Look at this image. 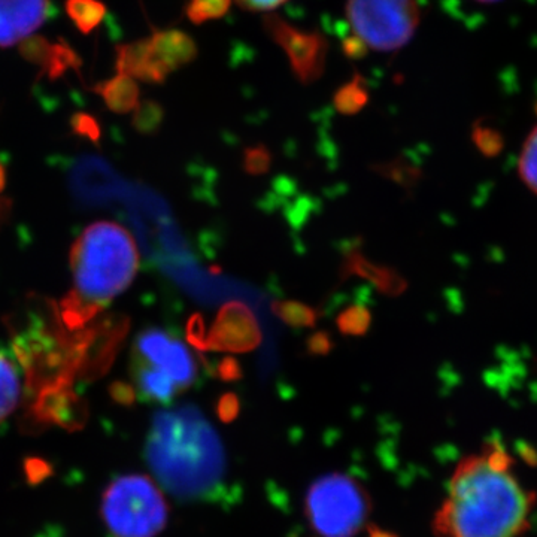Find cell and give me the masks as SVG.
<instances>
[{
  "label": "cell",
  "instance_id": "1",
  "mask_svg": "<svg viewBox=\"0 0 537 537\" xmlns=\"http://www.w3.org/2000/svg\"><path fill=\"white\" fill-rule=\"evenodd\" d=\"M535 505L511 455L491 444L458 463L433 529L439 537H517L529 529Z\"/></svg>",
  "mask_w": 537,
  "mask_h": 537
},
{
  "label": "cell",
  "instance_id": "2",
  "mask_svg": "<svg viewBox=\"0 0 537 537\" xmlns=\"http://www.w3.org/2000/svg\"><path fill=\"white\" fill-rule=\"evenodd\" d=\"M139 262L126 227L112 221L91 224L72 247V290L60 302V321L69 330L86 326L132 284Z\"/></svg>",
  "mask_w": 537,
  "mask_h": 537
},
{
  "label": "cell",
  "instance_id": "3",
  "mask_svg": "<svg viewBox=\"0 0 537 537\" xmlns=\"http://www.w3.org/2000/svg\"><path fill=\"white\" fill-rule=\"evenodd\" d=\"M147 460L163 487L188 499L214 493L226 470L220 439L196 408L156 415Z\"/></svg>",
  "mask_w": 537,
  "mask_h": 537
},
{
  "label": "cell",
  "instance_id": "4",
  "mask_svg": "<svg viewBox=\"0 0 537 537\" xmlns=\"http://www.w3.org/2000/svg\"><path fill=\"white\" fill-rule=\"evenodd\" d=\"M100 512L111 537H156L168 523L169 506L153 479L126 475L106 488Z\"/></svg>",
  "mask_w": 537,
  "mask_h": 537
},
{
  "label": "cell",
  "instance_id": "5",
  "mask_svg": "<svg viewBox=\"0 0 537 537\" xmlns=\"http://www.w3.org/2000/svg\"><path fill=\"white\" fill-rule=\"evenodd\" d=\"M311 526L323 537H354L369 514V497L350 476H324L306 497Z\"/></svg>",
  "mask_w": 537,
  "mask_h": 537
},
{
  "label": "cell",
  "instance_id": "6",
  "mask_svg": "<svg viewBox=\"0 0 537 537\" xmlns=\"http://www.w3.org/2000/svg\"><path fill=\"white\" fill-rule=\"evenodd\" d=\"M347 18L354 36L367 48L397 51L417 32V0H347Z\"/></svg>",
  "mask_w": 537,
  "mask_h": 537
},
{
  "label": "cell",
  "instance_id": "7",
  "mask_svg": "<svg viewBox=\"0 0 537 537\" xmlns=\"http://www.w3.org/2000/svg\"><path fill=\"white\" fill-rule=\"evenodd\" d=\"M263 27L273 42L287 54L291 71L300 84L308 86L323 77L330 48L323 33L299 29L278 14H266Z\"/></svg>",
  "mask_w": 537,
  "mask_h": 537
},
{
  "label": "cell",
  "instance_id": "8",
  "mask_svg": "<svg viewBox=\"0 0 537 537\" xmlns=\"http://www.w3.org/2000/svg\"><path fill=\"white\" fill-rule=\"evenodd\" d=\"M133 358L165 372L181 391L196 382L197 364L190 350L177 336L159 327H150L136 338Z\"/></svg>",
  "mask_w": 537,
  "mask_h": 537
},
{
  "label": "cell",
  "instance_id": "9",
  "mask_svg": "<svg viewBox=\"0 0 537 537\" xmlns=\"http://www.w3.org/2000/svg\"><path fill=\"white\" fill-rule=\"evenodd\" d=\"M262 342L259 320L253 309L241 300L224 303L208 332V351L218 353H251Z\"/></svg>",
  "mask_w": 537,
  "mask_h": 537
},
{
  "label": "cell",
  "instance_id": "10",
  "mask_svg": "<svg viewBox=\"0 0 537 537\" xmlns=\"http://www.w3.org/2000/svg\"><path fill=\"white\" fill-rule=\"evenodd\" d=\"M33 412L38 423L57 424L68 430L81 429L87 418V406L68 384L50 385L39 390Z\"/></svg>",
  "mask_w": 537,
  "mask_h": 537
},
{
  "label": "cell",
  "instance_id": "11",
  "mask_svg": "<svg viewBox=\"0 0 537 537\" xmlns=\"http://www.w3.org/2000/svg\"><path fill=\"white\" fill-rule=\"evenodd\" d=\"M50 14V0H0V47L32 35Z\"/></svg>",
  "mask_w": 537,
  "mask_h": 537
},
{
  "label": "cell",
  "instance_id": "12",
  "mask_svg": "<svg viewBox=\"0 0 537 537\" xmlns=\"http://www.w3.org/2000/svg\"><path fill=\"white\" fill-rule=\"evenodd\" d=\"M350 276L366 279L379 293L388 297L400 296L408 288L405 278L396 269L372 262L358 248L347 250L339 266V278L342 281Z\"/></svg>",
  "mask_w": 537,
  "mask_h": 537
},
{
  "label": "cell",
  "instance_id": "13",
  "mask_svg": "<svg viewBox=\"0 0 537 537\" xmlns=\"http://www.w3.org/2000/svg\"><path fill=\"white\" fill-rule=\"evenodd\" d=\"M118 74L127 75L133 80L150 84H163L169 77V71L157 59L150 38L121 45L117 50Z\"/></svg>",
  "mask_w": 537,
  "mask_h": 537
},
{
  "label": "cell",
  "instance_id": "14",
  "mask_svg": "<svg viewBox=\"0 0 537 537\" xmlns=\"http://www.w3.org/2000/svg\"><path fill=\"white\" fill-rule=\"evenodd\" d=\"M154 53L169 74L190 65L197 57V44L182 30H159L150 38Z\"/></svg>",
  "mask_w": 537,
  "mask_h": 537
},
{
  "label": "cell",
  "instance_id": "15",
  "mask_svg": "<svg viewBox=\"0 0 537 537\" xmlns=\"http://www.w3.org/2000/svg\"><path fill=\"white\" fill-rule=\"evenodd\" d=\"M133 378L139 396L147 402L168 406L181 393L178 385L162 370L133 358Z\"/></svg>",
  "mask_w": 537,
  "mask_h": 537
},
{
  "label": "cell",
  "instance_id": "16",
  "mask_svg": "<svg viewBox=\"0 0 537 537\" xmlns=\"http://www.w3.org/2000/svg\"><path fill=\"white\" fill-rule=\"evenodd\" d=\"M102 99L111 111L118 114L135 111L139 105V87L133 78L118 74L112 80L97 87Z\"/></svg>",
  "mask_w": 537,
  "mask_h": 537
},
{
  "label": "cell",
  "instance_id": "17",
  "mask_svg": "<svg viewBox=\"0 0 537 537\" xmlns=\"http://www.w3.org/2000/svg\"><path fill=\"white\" fill-rule=\"evenodd\" d=\"M272 312L278 320L293 329H312L321 317L317 308L297 300H275Z\"/></svg>",
  "mask_w": 537,
  "mask_h": 537
},
{
  "label": "cell",
  "instance_id": "18",
  "mask_svg": "<svg viewBox=\"0 0 537 537\" xmlns=\"http://www.w3.org/2000/svg\"><path fill=\"white\" fill-rule=\"evenodd\" d=\"M20 393V376L14 363L0 353V423L17 408Z\"/></svg>",
  "mask_w": 537,
  "mask_h": 537
},
{
  "label": "cell",
  "instance_id": "19",
  "mask_svg": "<svg viewBox=\"0 0 537 537\" xmlns=\"http://www.w3.org/2000/svg\"><path fill=\"white\" fill-rule=\"evenodd\" d=\"M336 111L344 115L358 114L369 103V90L361 75H354L350 83L344 84L333 97Z\"/></svg>",
  "mask_w": 537,
  "mask_h": 537
},
{
  "label": "cell",
  "instance_id": "20",
  "mask_svg": "<svg viewBox=\"0 0 537 537\" xmlns=\"http://www.w3.org/2000/svg\"><path fill=\"white\" fill-rule=\"evenodd\" d=\"M66 11L81 32L90 33L105 18L106 6L99 0H68Z\"/></svg>",
  "mask_w": 537,
  "mask_h": 537
},
{
  "label": "cell",
  "instance_id": "21",
  "mask_svg": "<svg viewBox=\"0 0 537 537\" xmlns=\"http://www.w3.org/2000/svg\"><path fill=\"white\" fill-rule=\"evenodd\" d=\"M372 326V311L363 303H354L339 312L336 327L345 336H364Z\"/></svg>",
  "mask_w": 537,
  "mask_h": 537
},
{
  "label": "cell",
  "instance_id": "22",
  "mask_svg": "<svg viewBox=\"0 0 537 537\" xmlns=\"http://www.w3.org/2000/svg\"><path fill=\"white\" fill-rule=\"evenodd\" d=\"M232 0H190L185 6V15L193 24L218 20L229 12Z\"/></svg>",
  "mask_w": 537,
  "mask_h": 537
},
{
  "label": "cell",
  "instance_id": "23",
  "mask_svg": "<svg viewBox=\"0 0 537 537\" xmlns=\"http://www.w3.org/2000/svg\"><path fill=\"white\" fill-rule=\"evenodd\" d=\"M163 120H165V109L159 103L147 100V102L139 103L138 108L135 109L133 127L138 132L150 135V133H156L159 130Z\"/></svg>",
  "mask_w": 537,
  "mask_h": 537
},
{
  "label": "cell",
  "instance_id": "24",
  "mask_svg": "<svg viewBox=\"0 0 537 537\" xmlns=\"http://www.w3.org/2000/svg\"><path fill=\"white\" fill-rule=\"evenodd\" d=\"M521 179L524 184L537 194V127L530 133L524 142L521 151L520 163H518Z\"/></svg>",
  "mask_w": 537,
  "mask_h": 537
},
{
  "label": "cell",
  "instance_id": "25",
  "mask_svg": "<svg viewBox=\"0 0 537 537\" xmlns=\"http://www.w3.org/2000/svg\"><path fill=\"white\" fill-rule=\"evenodd\" d=\"M375 174L379 177L390 179L402 187H411L417 181V171L402 159L390 160V162L378 163V165L370 166Z\"/></svg>",
  "mask_w": 537,
  "mask_h": 537
},
{
  "label": "cell",
  "instance_id": "26",
  "mask_svg": "<svg viewBox=\"0 0 537 537\" xmlns=\"http://www.w3.org/2000/svg\"><path fill=\"white\" fill-rule=\"evenodd\" d=\"M272 166V153L266 145L259 144L245 148L242 157V169L251 177H262L268 174Z\"/></svg>",
  "mask_w": 537,
  "mask_h": 537
},
{
  "label": "cell",
  "instance_id": "27",
  "mask_svg": "<svg viewBox=\"0 0 537 537\" xmlns=\"http://www.w3.org/2000/svg\"><path fill=\"white\" fill-rule=\"evenodd\" d=\"M188 344L196 350L208 351V332H206L205 320L202 315L193 314L188 318L187 327H185Z\"/></svg>",
  "mask_w": 537,
  "mask_h": 537
},
{
  "label": "cell",
  "instance_id": "28",
  "mask_svg": "<svg viewBox=\"0 0 537 537\" xmlns=\"http://www.w3.org/2000/svg\"><path fill=\"white\" fill-rule=\"evenodd\" d=\"M306 353L311 357H326L335 348L332 335L329 332H315L308 336L305 342Z\"/></svg>",
  "mask_w": 537,
  "mask_h": 537
},
{
  "label": "cell",
  "instance_id": "29",
  "mask_svg": "<svg viewBox=\"0 0 537 537\" xmlns=\"http://www.w3.org/2000/svg\"><path fill=\"white\" fill-rule=\"evenodd\" d=\"M214 375L223 382H238L244 378V369L235 357L227 356L215 364Z\"/></svg>",
  "mask_w": 537,
  "mask_h": 537
},
{
  "label": "cell",
  "instance_id": "30",
  "mask_svg": "<svg viewBox=\"0 0 537 537\" xmlns=\"http://www.w3.org/2000/svg\"><path fill=\"white\" fill-rule=\"evenodd\" d=\"M239 409H241V405H239V399L235 393H224L218 399L217 414L224 423L235 420L238 417Z\"/></svg>",
  "mask_w": 537,
  "mask_h": 537
},
{
  "label": "cell",
  "instance_id": "31",
  "mask_svg": "<svg viewBox=\"0 0 537 537\" xmlns=\"http://www.w3.org/2000/svg\"><path fill=\"white\" fill-rule=\"evenodd\" d=\"M235 2L245 11L270 12L275 11L288 0H235Z\"/></svg>",
  "mask_w": 537,
  "mask_h": 537
},
{
  "label": "cell",
  "instance_id": "32",
  "mask_svg": "<svg viewBox=\"0 0 537 537\" xmlns=\"http://www.w3.org/2000/svg\"><path fill=\"white\" fill-rule=\"evenodd\" d=\"M74 129L77 130L81 135L89 136L91 139H96L99 136V126H97L94 118H91L90 115L78 114L75 115L74 120Z\"/></svg>",
  "mask_w": 537,
  "mask_h": 537
},
{
  "label": "cell",
  "instance_id": "33",
  "mask_svg": "<svg viewBox=\"0 0 537 537\" xmlns=\"http://www.w3.org/2000/svg\"><path fill=\"white\" fill-rule=\"evenodd\" d=\"M111 394L120 405L129 406L135 402V388L126 384V382H117V384L112 385Z\"/></svg>",
  "mask_w": 537,
  "mask_h": 537
},
{
  "label": "cell",
  "instance_id": "34",
  "mask_svg": "<svg viewBox=\"0 0 537 537\" xmlns=\"http://www.w3.org/2000/svg\"><path fill=\"white\" fill-rule=\"evenodd\" d=\"M344 50L347 53L348 57L351 59H361V57L366 56L367 50L369 48L364 45L363 41L357 38V36H351V38L345 39Z\"/></svg>",
  "mask_w": 537,
  "mask_h": 537
},
{
  "label": "cell",
  "instance_id": "35",
  "mask_svg": "<svg viewBox=\"0 0 537 537\" xmlns=\"http://www.w3.org/2000/svg\"><path fill=\"white\" fill-rule=\"evenodd\" d=\"M3 185V168L0 166V187Z\"/></svg>",
  "mask_w": 537,
  "mask_h": 537
},
{
  "label": "cell",
  "instance_id": "36",
  "mask_svg": "<svg viewBox=\"0 0 537 537\" xmlns=\"http://www.w3.org/2000/svg\"><path fill=\"white\" fill-rule=\"evenodd\" d=\"M476 2L491 3V2H497V0H476Z\"/></svg>",
  "mask_w": 537,
  "mask_h": 537
}]
</instances>
